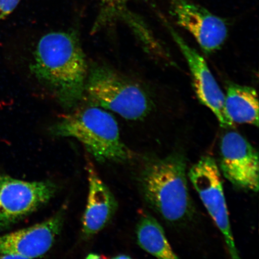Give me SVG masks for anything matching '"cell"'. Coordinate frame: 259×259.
Wrapping results in <instances>:
<instances>
[{"instance_id":"e0dca14e","label":"cell","mask_w":259,"mask_h":259,"mask_svg":"<svg viewBox=\"0 0 259 259\" xmlns=\"http://www.w3.org/2000/svg\"><path fill=\"white\" fill-rule=\"evenodd\" d=\"M115 258H129L131 257L128 256V255H118V256H116L114 257Z\"/></svg>"},{"instance_id":"7a4b0ae2","label":"cell","mask_w":259,"mask_h":259,"mask_svg":"<svg viewBox=\"0 0 259 259\" xmlns=\"http://www.w3.org/2000/svg\"><path fill=\"white\" fill-rule=\"evenodd\" d=\"M139 183L145 201L167 222L177 224L192 216L186 162L182 154L149 158L142 166Z\"/></svg>"},{"instance_id":"52a82bcc","label":"cell","mask_w":259,"mask_h":259,"mask_svg":"<svg viewBox=\"0 0 259 259\" xmlns=\"http://www.w3.org/2000/svg\"><path fill=\"white\" fill-rule=\"evenodd\" d=\"M220 166L223 176L240 189L258 190V155L247 139L230 131L220 143Z\"/></svg>"},{"instance_id":"4fadbf2b","label":"cell","mask_w":259,"mask_h":259,"mask_svg":"<svg viewBox=\"0 0 259 259\" xmlns=\"http://www.w3.org/2000/svg\"><path fill=\"white\" fill-rule=\"evenodd\" d=\"M137 236L140 247L154 256L163 259L178 258L168 242L163 228L151 215L142 217L137 225Z\"/></svg>"},{"instance_id":"9c48e42d","label":"cell","mask_w":259,"mask_h":259,"mask_svg":"<svg viewBox=\"0 0 259 259\" xmlns=\"http://www.w3.org/2000/svg\"><path fill=\"white\" fill-rule=\"evenodd\" d=\"M178 24L190 32L206 54L220 50L228 35L225 21L187 0H170Z\"/></svg>"},{"instance_id":"3957f363","label":"cell","mask_w":259,"mask_h":259,"mask_svg":"<svg viewBox=\"0 0 259 259\" xmlns=\"http://www.w3.org/2000/svg\"><path fill=\"white\" fill-rule=\"evenodd\" d=\"M50 132L53 137L77 139L102 163H124L132 157L121 140L116 119L98 107H89L63 116L51 126Z\"/></svg>"},{"instance_id":"5b68a950","label":"cell","mask_w":259,"mask_h":259,"mask_svg":"<svg viewBox=\"0 0 259 259\" xmlns=\"http://www.w3.org/2000/svg\"><path fill=\"white\" fill-rule=\"evenodd\" d=\"M57 191L51 181H25L0 175V231L46 205Z\"/></svg>"},{"instance_id":"277c9868","label":"cell","mask_w":259,"mask_h":259,"mask_svg":"<svg viewBox=\"0 0 259 259\" xmlns=\"http://www.w3.org/2000/svg\"><path fill=\"white\" fill-rule=\"evenodd\" d=\"M85 92L96 104L128 120H139L153 109L151 97L143 87L104 64L90 67Z\"/></svg>"},{"instance_id":"8992f818","label":"cell","mask_w":259,"mask_h":259,"mask_svg":"<svg viewBox=\"0 0 259 259\" xmlns=\"http://www.w3.org/2000/svg\"><path fill=\"white\" fill-rule=\"evenodd\" d=\"M189 177L211 218L222 232L232 258H239L229 218L220 170L213 158L203 156L189 170Z\"/></svg>"},{"instance_id":"2e32d148","label":"cell","mask_w":259,"mask_h":259,"mask_svg":"<svg viewBox=\"0 0 259 259\" xmlns=\"http://www.w3.org/2000/svg\"><path fill=\"white\" fill-rule=\"evenodd\" d=\"M100 256L98 255V254H89V256H87V258H100Z\"/></svg>"},{"instance_id":"5bb4252c","label":"cell","mask_w":259,"mask_h":259,"mask_svg":"<svg viewBox=\"0 0 259 259\" xmlns=\"http://www.w3.org/2000/svg\"><path fill=\"white\" fill-rule=\"evenodd\" d=\"M129 0H101L102 9L92 28V33H95L106 27L124 11L125 5Z\"/></svg>"},{"instance_id":"30bf717a","label":"cell","mask_w":259,"mask_h":259,"mask_svg":"<svg viewBox=\"0 0 259 259\" xmlns=\"http://www.w3.org/2000/svg\"><path fill=\"white\" fill-rule=\"evenodd\" d=\"M170 32L187 61L199 101L213 112L222 127H232L234 124L227 115L225 110V95L210 72L208 64L176 31L170 28Z\"/></svg>"},{"instance_id":"6da1fadb","label":"cell","mask_w":259,"mask_h":259,"mask_svg":"<svg viewBox=\"0 0 259 259\" xmlns=\"http://www.w3.org/2000/svg\"><path fill=\"white\" fill-rule=\"evenodd\" d=\"M30 69L64 108H73L82 100L89 70L76 32L44 35L35 48Z\"/></svg>"},{"instance_id":"8fae6325","label":"cell","mask_w":259,"mask_h":259,"mask_svg":"<svg viewBox=\"0 0 259 259\" xmlns=\"http://www.w3.org/2000/svg\"><path fill=\"white\" fill-rule=\"evenodd\" d=\"M88 171L89 193L82 219V234L86 238L92 237L111 221L118 203L108 186L97 174L92 164Z\"/></svg>"},{"instance_id":"7c38bea8","label":"cell","mask_w":259,"mask_h":259,"mask_svg":"<svg viewBox=\"0 0 259 259\" xmlns=\"http://www.w3.org/2000/svg\"><path fill=\"white\" fill-rule=\"evenodd\" d=\"M227 115L237 124H249L258 127V99L252 87L228 82L225 101Z\"/></svg>"},{"instance_id":"ba28073f","label":"cell","mask_w":259,"mask_h":259,"mask_svg":"<svg viewBox=\"0 0 259 259\" xmlns=\"http://www.w3.org/2000/svg\"><path fill=\"white\" fill-rule=\"evenodd\" d=\"M65 210L45 221L0 236V258H33L47 253L62 230Z\"/></svg>"},{"instance_id":"9a60e30c","label":"cell","mask_w":259,"mask_h":259,"mask_svg":"<svg viewBox=\"0 0 259 259\" xmlns=\"http://www.w3.org/2000/svg\"><path fill=\"white\" fill-rule=\"evenodd\" d=\"M22 0H0V21L11 14Z\"/></svg>"}]
</instances>
